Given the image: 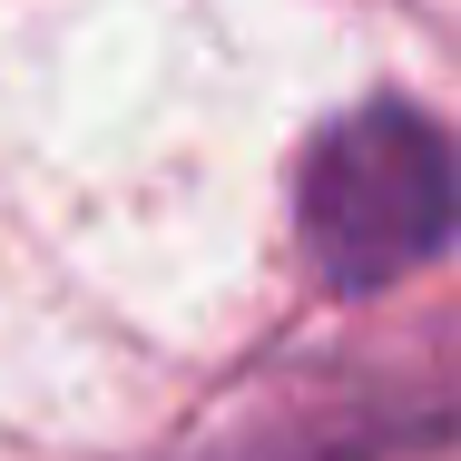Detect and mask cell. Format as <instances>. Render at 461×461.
<instances>
[{
  "mask_svg": "<svg viewBox=\"0 0 461 461\" xmlns=\"http://www.w3.org/2000/svg\"><path fill=\"white\" fill-rule=\"evenodd\" d=\"M294 216H304L324 285L373 294V285L432 266L461 236V148L412 98H373L304 148Z\"/></svg>",
  "mask_w": 461,
  "mask_h": 461,
  "instance_id": "cell-1",
  "label": "cell"
}]
</instances>
